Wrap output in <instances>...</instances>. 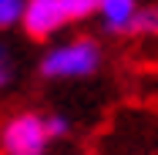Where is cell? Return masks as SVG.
I'll return each mask as SVG.
<instances>
[{
    "instance_id": "4",
    "label": "cell",
    "mask_w": 158,
    "mask_h": 155,
    "mask_svg": "<svg viewBox=\"0 0 158 155\" xmlns=\"http://www.w3.org/2000/svg\"><path fill=\"white\" fill-rule=\"evenodd\" d=\"M101 24L108 34H131V20L138 14V0H101L98 3Z\"/></svg>"
},
{
    "instance_id": "6",
    "label": "cell",
    "mask_w": 158,
    "mask_h": 155,
    "mask_svg": "<svg viewBox=\"0 0 158 155\" xmlns=\"http://www.w3.org/2000/svg\"><path fill=\"white\" fill-rule=\"evenodd\" d=\"M98 3H101V0H61L64 14H67V24H71V20H84V17L98 14Z\"/></svg>"
},
{
    "instance_id": "2",
    "label": "cell",
    "mask_w": 158,
    "mask_h": 155,
    "mask_svg": "<svg viewBox=\"0 0 158 155\" xmlns=\"http://www.w3.org/2000/svg\"><path fill=\"white\" fill-rule=\"evenodd\" d=\"M51 135L44 128V115L17 111L0 125V152L3 155H47Z\"/></svg>"
},
{
    "instance_id": "3",
    "label": "cell",
    "mask_w": 158,
    "mask_h": 155,
    "mask_svg": "<svg viewBox=\"0 0 158 155\" xmlns=\"http://www.w3.org/2000/svg\"><path fill=\"white\" fill-rule=\"evenodd\" d=\"M27 37L34 41H47L67 24V14H64L61 0H27L24 3V17H20Z\"/></svg>"
},
{
    "instance_id": "8",
    "label": "cell",
    "mask_w": 158,
    "mask_h": 155,
    "mask_svg": "<svg viewBox=\"0 0 158 155\" xmlns=\"http://www.w3.org/2000/svg\"><path fill=\"white\" fill-rule=\"evenodd\" d=\"M44 128H47L51 142H57V138H67V135H71V122H67V115H57V111L44 115Z\"/></svg>"
},
{
    "instance_id": "5",
    "label": "cell",
    "mask_w": 158,
    "mask_h": 155,
    "mask_svg": "<svg viewBox=\"0 0 158 155\" xmlns=\"http://www.w3.org/2000/svg\"><path fill=\"white\" fill-rule=\"evenodd\" d=\"M131 34H158V3L155 7H138V14L131 20Z\"/></svg>"
},
{
    "instance_id": "1",
    "label": "cell",
    "mask_w": 158,
    "mask_h": 155,
    "mask_svg": "<svg viewBox=\"0 0 158 155\" xmlns=\"http://www.w3.org/2000/svg\"><path fill=\"white\" fill-rule=\"evenodd\" d=\"M101 67V47L91 37H74L67 44L51 47L40 58V78L47 81H74V78H91Z\"/></svg>"
},
{
    "instance_id": "7",
    "label": "cell",
    "mask_w": 158,
    "mask_h": 155,
    "mask_svg": "<svg viewBox=\"0 0 158 155\" xmlns=\"http://www.w3.org/2000/svg\"><path fill=\"white\" fill-rule=\"evenodd\" d=\"M24 3H27V0H0V31L20 24V17H24Z\"/></svg>"
},
{
    "instance_id": "9",
    "label": "cell",
    "mask_w": 158,
    "mask_h": 155,
    "mask_svg": "<svg viewBox=\"0 0 158 155\" xmlns=\"http://www.w3.org/2000/svg\"><path fill=\"white\" fill-rule=\"evenodd\" d=\"M14 81V61H10V51L0 44V88H7Z\"/></svg>"
}]
</instances>
